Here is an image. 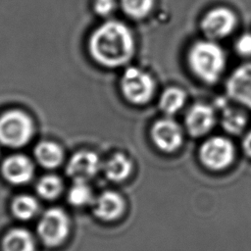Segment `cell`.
<instances>
[{
  "label": "cell",
  "mask_w": 251,
  "mask_h": 251,
  "mask_svg": "<svg viewBox=\"0 0 251 251\" xmlns=\"http://www.w3.org/2000/svg\"><path fill=\"white\" fill-rule=\"evenodd\" d=\"M89 48L97 62L107 67H116L125 64L131 57L133 39L123 24L109 22L93 33Z\"/></svg>",
  "instance_id": "1"
},
{
  "label": "cell",
  "mask_w": 251,
  "mask_h": 251,
  "mask_svg": "<svg viewBox=\"0 0 251 251\" xmlns=\"http://www.w3.org/2000/svg\"><path fill=\"white\" fill-rule=\"evenodd\" d=\"M188 64L197 77L212 84L222 75L226 65V57L218 44L210 40H201L190 47Z\"/></svg>",
  "instance_id": "2"
},
{
  "label": "cell",
  "mask_w": 251,
  "mask_h": 251,
  "mask_svg": "<svg viewBox=\"0 0 251 251\" xmlns=\"http://www.w3.org/2000/svg\"><path fill=\"white\" fill-rule=\"evenodd\" d=\"M32 134L29 117L20 111H10L0 118V142L10 147L25 144Z\"/></svg>",
  "instance_id": "3"
},
{
  "label": "cell",
  "mask_w": 251,
  "mask_h": 251,
  "mask_svg": "<svg viewBox=\"0 0 251 251\" xmlns=\"http://www.w3.org/2000/svg\"><path fill=\"white\" fill-rule=\"evenodd\" d=\"M70 230V221L66 213L59 208L47 210L38 224V233L49 246L62 243Z\"/></svg>",
  "instance_id": "4"
},
{
  "label": "cell",
  "mask_w": 251,
  "mask_h": 251,
  "mask_svg": "<svg viewBox=\"0 0 251 251\" xmlns=\"http://www.w3.org/2000/svg\"><path fill=\"white\" fill-rule=\"evenodd\" d=\"M122 88L125 96L135 104L147 102L154 91L151 76L136 68H129L122 78Z\"/></svg>",
  "instance_id": "5"
},
{
  "label": "cell",
  "mask_w": 251,
  "mask_h": 251,
  "mask_svg": "<svg viewBox=\"0 0 251 251\" xmlns=\"http://www.w3.org/2000/svg\"><path fill=\"white\" fill-rule=\"evenodd\" d=\"M234 150L231 142L225 137L215 136L205 141L200 149V158L209 168L220 170L232 161Z\"/></svg>",
  "instance_id": "6"
},
{
  "label": "cell",
  "mask_w": 251,
  "mask_h": 251,
  "mask_svg": "<svg viewBox=\"0 0 251 251\" xmlns=\"http://www.w3.org/2000/svg\"><path fill=\"white\" fill-rule=\"evenodd\" d=\"M236 18L225 7H218L209 11L201 22V28L210 39L224 38L234 28Z\"/></svg>",
  "instance_id": "7"
},
{
  "label": "cell",
  "mask_w": 251,
  "mask_h": 251,
  "mask_svg": "<svg viewBox=\"0 0 251 251\" xmlns=\"http://www.w3.org/2000/svg\"><path fill=\"white\" fill-rule=\"evenodd\" d=\"M227 95L251 109V63L235 69L226 81Z\"/></svg>",
  "instance_id": "8"
},
{
  "label": "cell",
  "mask_w": 251,
  "mask_h": 251,
  "mask_svg": "<svg viewBox=\"0 0 251 251\" xmlns=\"http://www.w3.org/2000/svg\"><path fill=\"white\" fill-rule=\"evenodd\" d=\"M152 138L161 150L172 152L181 144L182 134L178 125L175 121L162 119L153 126Z\"/></svg>",
  "instance_id": "9"
},
{
  "label": "cell",
  "mask_w": 251,
  "mask_h": 251,
  "mask_svg": "<svg viewBox=\"0 0 251 251\" xmlns=\"http://www.w3.org/2000/svg\"><path fill=\"white\" fill-rule=\"evenodd\" d=\"M100 169V160L93 152L81 151L75 154L67 166V174L75 181H85Z\"/></svg>",
  "instance_id": "10"
},
{
  "label": "cell",
  "mask_w": 251,
  "mask_h": 251,
  "mask_svg": "<svg viewBox=\"0 0 251 251\" xmlns=\"http://www.w3.org/2000/svg\"><path fill=\"white\" fill-rule=\"evenodd\" d=\"M215 124V113L213 109L205 104L193 105L185 116V126L188 132L193 136L207 133Z\"/></svg>",
  "instance_id": "11"
},
{
  "label": "cell",
  "mask_w": 251,
  "mask_h": 251,
  "mask_svg": "<svg viewBox=\"0 0 251 251\" xmlns=\"http://www.w3.org/2000/svg\"><path fill=\"white\" fill-rule=\"evenodd\" d=\"M2 172L7 180L14 184L27 182L33 175V166L28 158L23 155H13L5 160Z\"/></svg>",
  "instance_id": "12"
},
{
  "label": "cell",
  "mask_w": 251,
  "mask_h": 251,
  "mask_svg": "<svg viewBox=\"0 0 251 251\" xmlns=\"http://www.w3.org/2000/svg\"><path fill=\"white\" fill-rule=\"evenodd\" d=\"M125 210L123 197L113 191L102 193L95 201L94 214L99 219L105 221L115 220L120 217Z\"/></svg>",
  "instance_id": "13"
},
{
  "label": "cell",
  "mask_w": 251,
  "mask_h": 251,
  "mask_svg": "<svg viewBox=\"0 0 251 251\" xmlns=\"http://www.w3.org/2000/svg\"><path fill=\"white\" fill-rule=\"evenodd\" d=\"M3 251H34L33 238L27 230L14 228L3 239Z\"/></svg>",
  "instance_id": "14"
},
{
  "label": "cell",
  "mask_w": 251,
  "mask_h": 251,
  "mask_svg": "<svg viewBox=\"0 0 251 251\" xmlns=\"http://www.w3.org/2000/svg\"><path fill=\"white\" fill-rule=\"evenodd\" d=\"M35 158L45 168H55L63 160V151L54 142L44 141L39 143L34 151Z\"/></svg>",
  "instance_id": "15"
},
{
  "label": "cell",
  "mask_w": 251,
  "mask_h": 251,
  "mask_svg": "<svg viewBox=\"0 0 251 251\" xmlns=\"http://www.w3.org/2000/svg\"><path fill=\"white\" fill-rule=\"evenodd\" d=\"M132 169L131 162L123 154H116L107 161L104 167L108 178L121 181L128 176Z\"/></svg>",
  "instance_id": "16"
},
{
  "label": "cell",
  "mask_w": 251,
  "mask_h": 251,
  "mask_svg": "<svg viewBox=\"0 0 251 251\" xmlns=\"http://www.w3.org/2000/svg\"><path fill=\"white\" fill-rule=\"evenodd\" d=\"M185 102V93L177 87L166 89L160 99V108L167 115H174L180 110Z\"/></svg>",
  "instance_id": "17"
},
{
  "label": "cell",
  "mask_w": 251,
  "mask_h": 251,
  "mask_svg": "<svg viewBox=\"0 0 251 251\" xmlns=\"http://www.w3.org/2000/svg\"><path fill=\"white\" fill-rule=\"evenodd\" d=\"M12 209L17 218L21 220H28L37 213L38 204L32 196L20 195L14 200Z\"/></svg>",
  "instance_id": "18"
},
{
  "label": "cell",
  "mask_w": 251,
  "mask_h": 251,
  "mask_svg": "<svg viewBox=\"0 0 251 251\" xmlns=\"http://www.w3.org/2000/svg\"><path fill=\"white\" fill-rule=\"evenodd\" d=\"M222 124L226 131L236 134L241 132V130L244 128L246 125V117L239 110L226 108L223 113Z\"/></svg>",
  "instance_id": "19"
},
{
  "label": "cell",
  "mask_w": 251,
  "mask_h": 251,
  "mask_svg": "<svg viewBox=\"0 0 251 251\" xmlns=\"http://www.w3.org/2000/svg\"><path fill=\"white\" fill-rule=\"evenodd\" d=\"M36 190L40 196L47 199H53L60 194L62 190V181L56 176H45L38 181Z\"/></svg>",
  "instance_id": "20"
},
{
  "label": "cell",
  "mask_w": 251,
  "mask_h": 251,
  "mask_svg": "<svg viewBox=\"0 0 251 251\" xmlns=\"http://www.w3.org/2000/svg\"><path fill=\"white\" fill-rule=\"evenodd\" d=\"M68 199L75 206H83L91 201L92 193L85 181H75L69 191Z\"/></svg>",
  "instance_id": "21"
},
{
  "label": "cell",
  "mask_w": 251,
  "mask_h": 251,
  "mask_svg": "<svg viewBox=\"0 0 251 251\" xmlns=\"http://www.w3.org/2000/svg\"><path fill=\"white\" fill-rule=\"evenodd\" d=\"M153 0H122L125 12L133 18H142L151 10Z\"/></svg>",
  "instance_id": "22"
},
{
  "label": "cell",
  "mask_w": 251,
  "mask_h": 251,
  "mask_svg": "<svg viewBox=\"0 0 251 251\" xmlns=\"http://www.w3.org/2000/svg\"><path fill=\"white\" fill-rule=\"evenodd\" d=\"M235 49L242 56H251V33L242 34L235 43Z\"/></svg>",
  "instance_id": "23"
},
{
  "label": "cell",
  "mask_w": 251,
  "mask_h": 251,
  "mask_svg": "<svg viewBox=\"0 0 251 251\" xmlns=\"http://www.w3.org/2000/svg\"><path fill=\"white\" fill-rule=\"evenodd\" d=\"M114 0H95V11L100 15H108L114 9Z\"/></svg>",
  "instance_id": "24"
},
{
  "label": "cell",
  "mask_w": 251,
  "mask_h": 251,
  "mask_svg": "<svg viewBox=\"0 0 251 251\" xmlns=\"http://www.w3.org/2000/svg\"><path fill=\"white\" fill-rule=\"evenodd\" d=\"M243 148L245 152L251 156V130L246 134L244 141H243Z\"/></svg>",
  "instance_id": "25"
}]
</instances>
